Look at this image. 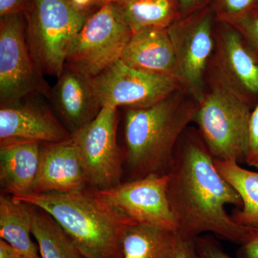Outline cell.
I'll use <instances>...</instances> for the list:
<instances>
[{"mask_svg": "<svg viewBox=\"0 0 258 258\" xmlns=\"http://www.w3.org/2000/svg\"><path fill=\"white\" fill-rule=\"evenodd\" d=\"M167 174L168 198L177 226L176 235L195 240L211 234L239 244L249 238L253 227L239 225L226 210L228 205L242 207L240 195L217 171L198 130L186 129Z\"/></svg>", "mask_w": 258, "mask_h": 258, "instance_id": "obj_1", "label": "cell"}, {"mask_svg": "<svg viewBox=\"0 0 258 258\" xmlns=\"http://www.w3.org/2000/svg\"><path fill=\"white\" fill-rule=\"evenodd\" d=\"M13 198L47 212L87 258H121L123 236L136 223L96 190L31 193Z\"/></svg>", "mask_w": 258, "mask_h": 258, "instance_id": "obj_2", "label": "cell"}, {"mask_svg": "<svg viewBox=\"0 0 258 258\" xmlns=\"http://www.w3.org/2000/svg\"><path fill=\"white\" fill-rule=\"evenodd\" d=\"M198 108V101L178 90L152 106L127 109L125 159L134 179L169 172L178 142Z\"/></svg>", "mask_w": 258, "mask_h": 258, "instance_id": "obj_3", "label": "cell"}, {"mask_svg": "<svg viewBox=\"0 0 258 258\" xmlns=\"http://www.w3.org/2000/svg\"><path fill=\"white\" fill-rule=\"evenodd\" d=\"M24 15L35 63L42 74L58 77L71 43L91 15L71 0H30Z\"/></svg>", "mask_w": 258, "mask_h": 258, "instance_id": "obj_4", "label": "cell"}, {"mask_svg": "<svg viewBox=\"0 0 258 258\" xmlns=\"http://www.w3.org/2000/svg\"><path fill=\"white\" fill-rule=\"evenodd\" d=\"M252 109L215 86H208L195 123L215 159L245 162Z\"/></svg>", "mask_w": 258, "mask_h": 258, "instance_id": "obj_5", "label": "cell"}, {"mask_svg": "<svg viewBox=\"0 0 258 258\" xmlns=\"http://www.w3.org/2000/svg\"><path fill=\"white\" fill-rule=\"evenodd\" d=\"M216 20L210 5L180 18L168 28L180 89L198 103L208 91L207 71L215 46Z\"/></svg>", "mask_w": 258, "mask_h": 258, "instance_id": "obj_6", "label": "cell"}, {"mask_svg": "<svg viewBox=\"0 0 258 258\" xmlns=\"http://www.w3.org/2000/svg\"><path fill=\"white\" fill-rule=\"evenodd\" d=\"M30 53L24 13L0 20V102L8 104L35 96L50 98L52 88Z\"/></svg>", "mask_w": 258, "mask_h": 258, "instance_id": "obj_7", "label": "cell"}, {"mask_svg": "<svg viewBox=\"0 0 258 258\" xmlns=\"http://www.w3.org/2000/svg\"><path fill=\"white\" fill-rule=\"evenodd\" d=\"M133 32L107 4L91 15L68 51L66 67L92 79L120 60Z\"/></svg>", "mask_w": 258, "mask_h": 258, "instance_id": "obj_8", "label": "cell"}, {"mask_svg": "<svg viewBox=\"0 0 258 258\" xmlns=\"http://www.w3.org/2000/svg\"><path fill=\"white\" fill-rule=\"evenodd\" d=\"M214 35L207 85L221 88L253 110L258 103V62L230 24L216 20Z\"/></svg>", "mask_w": 258, "mask_h": 258, "instance_id": "obj_9", "label": "cell"}, {"mask_svg": "<svg viewBox=\"0 0 258 258\" xmlns=\"http://www.w3.org/2000/svg\"><path fill=\"white\" fill-rule=\"evenodd\" d=\"M117 108L103 107L96 118L71 134L79 149L88 184L95 190L120 184L123 161L117 142Z\"/></svg>", "mask_w": 258, "mask_h": 258, "instance_id": "obj_10", "label": "cell"}, {"mask_svg": "<svg viewBox=\"0 0 258 258\" xmlns=\"http://www.w3.org/2000/svg\"><path fill=\"white\" fill-rule=\"evenodd\" d=\"M89 80L102 108H147L181 90L174 76L148 74L120 60Z\"/></svg>", "mask_w": 258, "mask_h": 258, "instance_id": "obj_11", "label": "cell"}, {"mask_svg": "<svg viewBox=\"0 0 258 258\" xmlns=\"http://www.w3.org/2000/svg\"><path fill=\"white\" fill-rule=\"evenodd\" d=\"M168 174H151L96 191L136 223L176 233L177 226L168 198Z\"/></svg>", "mask_w": 258, "mask_h": 258, "instance_id": "obj_12", "label": "cell"}, {"mask_svg": "<svg viewBox=\"0 0 258 258\" xmlns=\"http://www.w3.org/2000/svg\"><path fill=\"white\" fill-rule=\"evenodd\" d=\"M37 96L1 105L0 143L14 141L57 143L71 139L69 129L46 105L35 98Z\"/></svg>", "mask_w": 258, "mask_h": 258, "instance_id": "obj_13", "label": "cell"}, {"mask_svg": "<svg viewBox=\"0 0 258 258\" xmlns=\"http://www.w3.org/2000/svg\"><path fill=\"white\" fill-rule=\"evenodd\" d=\"M87 176L72 138L42 144L40 166L32 193H66L86 189Z\"/></svg>", "mask_w": 258, "mask_h": 258, "instance_id": "obj_14", "label": "cell"}, {"mask_svg": "<svg viewBox=\"0 0 258 258\" xmlns=\"http://www.w3.org/2000/svg\"><path fill=\"white\" fill-rule=\"evenodd\" d=\"M49 98L71 134L94 120L102 108L89 79L66 66Z\"/></svg>", "mask_w": 258, "mask_h": 258, "instance_id": "obj_15", "label": "cell"}, {"mask_svg": "<svg viewBox=\"0 0 258 258\" xmlns=\"http://www.w3.org/2000/svg\"><path fill=\"white\" fill-rule=\"evenodd\" d=\"M120 60L148 74L175 77V54L168 28H145L134 32Z\"/></svg>", "mask_w": 258, "mask_h": 258, "instance_id": "obj_16", "label": "cell"}, {"mask_svg": "<svg viewBox=\"0 0 258 258\" xmlns=\"http://www.w3.org/2000/svg\"><path fill=\"white\" fill-rule=\"evenodd\" d=\"M42 144L33 141L0 143V185L3 194L17 197L33 192Z\"/></svg>", "mask_w": 258, "mask_h": 258, "instance_id": "obj_17", "label": "cell"}, {"mask_svg": "<svg viewBox=\"0 0 258 258\" xmlns=\"http://www.w3.org/2000/svg\"><path fill=\"white\" fill-rule=\"evenodd\" d=\"M110 5L133 33L145 28H169L181 18L178 0H114Z\"/></svg>", "mask_w": 258, "mask_h": 258, "instance_id": "obj_18", "label": "cell"}, {"mask_svg": "<svg viewBox=\"0 0 258 258\" xmlns=\"http://www.w3.org/2000/svg\"><path fill=\"white\" fill-rule=\"evenodd\" d=\"M34 209L11 195L0 196V237L25 258H41L31 239Z\"/></svg>", "mask_w": 258, "mask_h": 258, "instance_id": "obj_19", "label": "cell"}, {"mask_svg": "<svg viewBox=\"0 0 258 258\" xmlns=\"http://www.w3.org/2000/svg\"><path fill=\"white\" fill-rule=\"evenodd\" d=\"M215 165L242 200V207L231 216L239 225L258 227V170H248L231 160L215 159Z\"/></svg>", "mask_w": 258, "mask_h": 258, "instance_id": "obj_20", "label": "cell"}, {"mask_svg": "<svg viewBox=\"0 0 258 258\" xmlns=\"http://www.w3.org/2000/svg\"><path fill=\"white\" fill-rule=\"evenodd\" d=\"M177 236L143 224L130 226L121 241V258H173Z\"/></svg>", "mask_w": 258, "mask_h": 258, "instance_id": "obj_21", "label": "cell"}, {"mask_svg": "<svg viewBox=\"0 0 258 258\" xmlns=\"http://www.w3.org/2000/svg\"><path fill=\"white\" fill-rule=\"evenodd\" d=\"M32 235L37 241L41 258H87L55 220L36 207Z\"/></svg>", "mask_w": 258, "mask_h": 258, "instance_id": "obj_22", "label": "cell"}, {"mask_svg": "<svg viewBox=\"0 0 258 258\" xmlns=\"http://www.w3.org/2000/svg\"><path fill=\"white\" fill-rule=\"evenodd\" d=\"M211 6L217 20L230 23L255 10V0H213Z\"/></svg>", "mask_w": 258, "mask_h": 258, "instance_id": "obj_23", "label": "cell"}, {"mask_svg": "<svg viewBox=\"0 0 258 258\" xmlns=\"http://www.w3.org/2000/svg\"><path fill=\"white\" fill-rule=\"evenodd\" d=\"M229 24L239 32L246 46L258 62L257 10H252Z\"/></svg>", "mask_w": 258, "mask_h": 258, "instance_id": "obj_24", "label": "cell"}, {"mask_svg": "<svg viewBox=\"0 0 258 258\" xmlns=\"http://www.w3.org/2000/svg\"><path fill=\"white\" fill-rule=\"evenodd\" d=\"M195 243L202 258H232L211 234L199 236L195 238Z\"/></svg>", "mask_w": 258, "mask_h": 258, "instance_id": "obj_25", "label": "cell"}, {"mask_svg": "<svg viewBox=\"0 0 258 258\" xmlns=\"http://www.w3.org/2000/svg\"><path fill=\"white\" fill-rule=\"evenodd\" d=\"M245 163L258 170V103L251 114L248 150Z\"/></svg>", "mask_w": 258, "mask_h": 258, "instance_id": "obj_26", "label": "cell"}, {"mask_svg": "<svg viewBox=\"0 0 258 258\" xmlns=\"http://www.w3.org/2000/svg\"><path fill=\"white\" fill-rule=\"evenodd\" d=\"M177 236L173 258H202L197 248L195 240Z\"/></svg>", "mask_w": 258, "mask_h": 258, "instance_id": "obj_27", "label": "cell"}, {"mask_svg": "<svg viewBox=\"0 0 258 258\" xmlns=\"http://www.w3.org/2000/svg\"><path fill=\"white\" fill-rule=\"evenodd\" d=\"M238 258H258V227L254 228L249 238L237 250Z\"/></svg>", "mask_w": 258, "mask_h": 258, "instance_id": "obj_28", "label": "cell"}, {"mask_svg": "<svg viewBox=\"0 0 258 258\" xmlns=\"http://www.w3.org/2000/svg\"><path fill=\"white\" fill-rule=\"evenodd\" d=\"M30 0H0V17L25 13Z\"/></svg>", "mask_w": 258, "mask_h": 258, "instance_id": "obj_29", "label": "cell"}, {"mask_svg": "<svg viewBox=\"0 0 258 258\" xmlns=\"http://www.w3.org/2000/svg\"><path fill=\"white\" fill-rule=\"evenodd\" d=\"M181 9V18L187 16L198 10L211 5L213 0H178Z\"/></svg>", "mask_w": 258, "mask_h": 258, "instance_id": "obj_30", "label": "cell"}, {"mask_svg": "<svg viewBox=\"0 0 258 258\" xmlns=\"http://www.w3.org/2000/svg\"><path fill=\"white\" fill-rule=\"evenodd\" d=\"M79 9L88 12L94 8H100L107 4H110L114 0H71Z\"/></svg>", "mask_w": 258, "mask_h": 258, "instance_id": "obj_31", "label": "cell"}, {"mask_svg": "<svg viewBox=\"0 0 258 258\" xmlns=\"http://www.w3.org/2000/svg\"><path fill=\"white\" fill-rule=\"evenodd\" d=\"M0 258H25L19 251L5 240H0Z\"/></svg>", "mask_w": 258, "mask_h": 258, "instance_id": "obj_32", "label": "cell"}, {"mask_svg": "<svg viewBox=\"0 0 258 258\" xmlns=\"http://www.w3.org/2000/svg\"><path fill=\"white\" fill-rule=\"evenodd\" d=\"M255 10L258 11V0H255Z\"/></svg>", "mask_w": 258, "mask_h": 258, "instance_id": "obj_33", "label": "cell"}]
</instances>
